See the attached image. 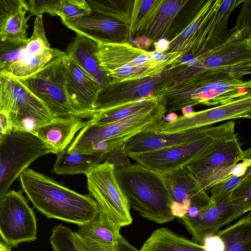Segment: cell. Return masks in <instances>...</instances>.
<instances>
[{"mask_svg": "<svg viewBox=\"0 0 251 251\" xmlns=\"http://www.w3.org/2000/svg\"><path fill=\"white\" fill-rule=\"evenodd\" d=\"M157 95L165 98L167 112L199 104L218 106L251 96V80L218 69L189 67Z\"/></svg>", "mask_w": 251, "mask_h": 251, "instance_id": "cell-1", "label": "cell"}, {"mask_svg": "<svg viewBox=\"0 0 251 251\" xmlns=\"http://www.w3.org/2000/svg\"><path fill=\"white\" fill-rule=\"evenodd\" d=\"M24 192L34 207L47 218L78 226L98 216L100 208L91 196L79 194L31 169L19 176Z\"/></svg>", "mask_w": 251, "mask_h": 251, "instance_id": "cell-2", "label": "cell"}, {"mask_svg": "<svg viewBox=\"0 0 251 251\" xmlns=\"http://www.w3.org/2000/svg\"><path fill=\"white\" fill-rule=\"evenodd\" d=\"M243 0L198 1L192 20L168 42L163 52H178L196 58L219 47L229 38L228 21Z\"/></svg>", "mask_w": 251, "mask_h": 251, "instance_id": "cell-3", "label": "cell"}, {"mask_svg": "<svg viewBox=\"0 0 251 251\" xmlns=\"http://www.w3.org/2000/svg\"><path fill=\"white\" fill-rule=\"evenodd\" d=\"M97 43L100 67L114 82L159 75L184 56L178 52L148 51L129 42Z\"/></svg>", "mask_w": 251, "mask_h": 251, "instance_id": "cell-4", "label": "cell"}, {"mask_svg": "<svg viewBox=\"0 0 251 251\" xmlns=\"http://www.w3.org/2000/svg\"><path fill=\"white\" fill-rule=\"evenodd\" d=\"M115 175L130 207L141 216L160 224L174 220L162 174L137 163L115 170Z\"/></svg>", "mask_w": 251, "mask_h": 251, "instance_id": "cell-5", "label": "cell"}, {"mask_svg": "<svg viewBox=\"0 0 251 251\" xmlns=\"http://www.w3.org/2000/svg\"><path fill=\"white\" fill-rule=\"evenodd\" d=\"M159 95L154 102L116 122L100 125L88 120L67 150L88 153L95 144L105 141L111 151L141 132L156 129L167 113L165 99Z\"/></svg>", "mask_w": 251, "mask_h": 251, "instance_id": "cell-6", "label": "cell"}, {"mask_svg": "<svg viewBox=\"0 0 251 251\" xmlns=\"http://www.w3.org/2000/svg\"><path fill=\"white\" fill-rule=\"evenodd\" d=\"M62 54L33 75L20 79L46 106L54 118L91 119L95 115L79 107L69 95L66 86Z\"/></svg>", "mask_w": 251, "mask_h": 251, "instance_id": "cell-7", "label": "cell"}, {"mask_svg": "<svg viewBox=\"0 0 251 251\" xmlns=\"http://www.w3.org/2000/svg\"><path fill=\"white\" fill-rule=\"evenodd\" d=\"M0 111L9 117L12 130L35 135L41 126L55 119L19 79L2 73H0Z\"/></svg>", "mask_w": 251, "mask_h": 251, "instance_id": "cell-8", "label": "cell"}, {"mask_svg": "<svg viewBox=\"0 0 251 251\" xmlns=\"http://www.w3.org/2000/svg\"><path fill=\"white\" fill-rule=\"evenodd\" d=\"M55 151L37 136L12 130L0 135V199L35 160Z\"/></svg>", "mask_w": 251, "mask_h": 251, "instance_id": "cell-9", "label": "cell"}, {"mask_svg": "<svg viewBox=\"0 0 251 251\" xmlns=\"http://www.w3.org/2000/svg\"><path fill=\"white\" fill-rule=\"evenodd\" d=\"M245 156L234 132L215 141L185 166L206 191L229 176Z\"/></svg>", "mask_w": 251, "mask_h": 251, "instance_id": "cell-10", "label": "cell"}, {"mask_svg": "<svg viewBox=\"0 0 251 251\" xmlns=\"http://www.w3.org/2000/svg\"><path fill=\"white\" fill-rule=\"evenodd\" d=\"M190 65V60L182 61L181 59L156 76L119 82L110 81L101 87L95 105L96 112L156 95Z\"/></svg>", "mask_w": 251, "mask_h": 251, "instance_id": "cell-11", "label": "cell"}, {"mask_svg": "<svg viewBox=\"0 0 251 251\" xmlns=\"http://www.w3.org/2000/svg\"><path fill=\"white\" fill-rule=\"evenodd\" d=\"M85 175L90 195L107 218L120 227L131 224L130 207L119 184L113 166L103 162Z\"/></svg>", "mask_w": 251, "mask_h": 251, "instance_id": "cell-12", "label": "cell"}, {"mask_svg": "<svg viewBox=\"0 0 251 251\" xmlns=\"http://www.w3.org/2000/svg\"><path fill=\"white\" fill-rule=\"evenodd\" d=\"M235 126L234 121H228L213 133L194 142L128 155L137 163L164 174L184 166L215 141L234 133Z\"/></svg>", "mask_w": 251, "mask_h": 251, "instance_id": "cell-13", "label": "cell"}, {"mask_svg": "<svg viewBox=\"0 0 251 251\" xmlns=\"http://www.w3.org/2000/svg\"><path fill=\"white\" fill-rule=\"evenodd\" d=\"M37 219L22 192L11 190L0 199V235L8 246L37 239Z\"/></svg>", "mask_w": 251, "mask_h": 251, "instance_id": "cell-14", "label": "cell"}, {"mask_svg": "<svg viewBox=\"0 0 251 251\" xmlns=\"http://www.w3.org/2000/svg\"><path fill=\"white\" fill-rule=\"evenodd\" d=\"M240 118L251 119V96L200 111H191L178 116L173 122H166L164 119L156 130L162 133H175Z\"/></svg>", "mask_w": 251, "mask_h": 251, "instance_id": "cell-15", "label": "cell"}, {"mask_svg": "<svg viewBox=\"0 0 251 251\" xmlns=\"http://www.w3.org/2000/svg\"><path fill=\"white\" fill-rule=\"evenodd\" d=\"M63 53L64 51L50 47L46 35L43 16L36 17L32 34L22 51L19 60L2 74L23 79L35 73Z\"/></svg>", "mask_w": 251, "mask_h": 251, "instance_id": "cell-16", "label": "cell"}, {"mask_svg": "<svg viewBox=\"0 0 251 251\" xmlns=\"http://www.w3.org/2000/svg\"><path fill=\"white\" fill-rule=\"evenodd\" d=\"M244 213L229 199L209 203L199 210L195 218L186 216L179 219L192 237V241L203 245L204 238L216 233L222 226L239 218Z\"/></svg>", "mask_w": 251, "mask_h": 251, "instance_id": "cell-17", "label": "cell"}, {"mask_svg": "<svg viewBox=\"0 0 251 251\" xmlns=\"http://www.w3.org/2000/svg\"><path fill=\"white\" fill-rule=\"evenodd\" d=\"M217 126H207L181 132L165 133L155 129L141 132L129 139L125 145L128 155L187 144L217 130Z\"/></svg>", "mask_w": 251, "mask_h": 251, "instance_id": "cell-18", "label": "cell"}, {"mask_svg": "<svg viewBox=\"0 0 251 251\" xmlns=\"http://www.w3.org/2000/svg\"><path fill=\"white\" fill-rule=\"evenodd\" d=\"M61 21L76 34L96 43L129 42L130 37L129 25L92 12L83 17Z\"/></svg>", "mask_w": 251, "mask_h": 251, "instance_id": "cell-19", "label": "cell"}, {"mask_svg": "<svg viewBox=\"0 0 251 251\" xmlns=\"http://www.w3.org/2000/svg\"><path fill=\"white\" fill-rule=\"evenodd\" d=\"M228 39L219 47L194 58L192 70L217 69L251 61V40L229 33Z\"/></svg>", "mask_w": 251, "mask_h": 251, "instance_id": "cell-20", "label": "cell"}, {"mask_svg": "<svg viewBox=\"0 0 251 251\" xmlns=\"http://www.w3.org/2000/svg\"><path fill=\"white\" fill-rule=\"evenodd\" d=\"M66 86L72 100L82 109L95 115L101 86L66 53L63 56Z\"/></svg>", "mask_w": 251, "mask_h": 251, "instance_id": "cell-21", "label": "cell"}, {"mask_svg": "<svg viewBox=\"0 0 251 251\" xmlns=\"http://www.w3.org/2000/svg\"><path fill=\"white\" fill-rule=\"evenodd\" d=\"M162 175L173 201L182 203L188 210L192 206L201 209L209 203L210 197L185 165Z\"/></svg>", "mask_w": 251, "mask_h": 251, "instance_id": "cell-22", "label": "cell"}, {"mask_svg": "<svg viewBox=\"0 0 251 251\" xmlns=\"http://www.w3.org/2000/svg\"><path fill=\"white\" fill-rule=\"evenodd\" d=\"M120 228L100 209L96 219L78 226L75 233L86 251H117Z\"/></svg>", "mask_w": 251, "mask_h": 251, "instance_id": "cell-23", "label": "cell"}, {"mask_svg": "<svg viewBox=\"0 0 251 251\" xmlns=\"http://www.w3.org/2000/svg\"><path fill=\"white\" fill-rule=\"evenodd\" d=\"M27 0H0V42H27Z\"/></svg>", "mask_w": 251, "mask_h": 251, "instance_id": "cell-24", "label": "cell"}, {"mask_svg": "<svg viewBox=\"0 0 251 251\" xmlns=\"http://www.w3.org/2000/svg\"><path fill=\"white\" fill-rule=\"evenodd\" d=\"M65 52L92 77L101 87L111 81L100 67L98 45L94 40L81 34H76L68 45Z\"/></svg>", "mask_w": 251, "mask_h": 251, "instance_id": "cell-25", "label": "cell"}, {"mask_svg": "<svg viewBox=\"0 0 251 251\" xmlns=\"http://www.w3.org/2000/svg\"><path fill=\"white\" fill-rule=\"evenodd\" d=\"M88 123L77 117L56 118L41 126L36 136L51 147L56 154L65 150L75 134Z\"/></svg>", "mask_w": 251, "mask_h": 251, "instance_id": "cell-26", "label": "cell"}, {"mask_svg": "<svg viewBox=\"0 0 251 251\" xmlns=\"http://www.w3.org/2000/svg\"><path fill=\"white\" fill-rule=\"evenodd\" d=\"M188 1L164 0L151 22L140 34L151 44L166 37L175 18Z\"/></svg>", "mask_w": 251, "mask_h": 251, "instance_id": "cell-27", "label": "cell"}, {"mask_svg": "<svg viewBox=\"0 0 251 251\" xmlns=\"http://www.w3.org/2000/svg\"><path fill=\"white\" fill-rule=\"evenodd\" d=\"M104 157L99 153L71 152L65 150L58 154L52 172L61 175H86L103 163Z\"/></svg>", "mask_w": 251, "mask_h": 251, "instance_id": "cell-28", "label": "cell"}, {"mask_svg": "<svg viewBox=\"0 0 251 251\" xmlns=\"http://www.w3.org/2000/svg\"><path fill=\"white\" fill-rule=\"evenodd\" d=\"M142 251H205L204 247L179 236L166 227L153 231L144 243Z\"/></svg>", "mask_w": 251, "mask_h": 251, "instance_id": "cell-29", "label": "cell"}, {"mask_svg": "<svg viewBox=\"0 0 251 251\" xmlns=\"http://www.w3.org/2000/svg\"><path fill=\"white\" fill-rule=\"evenodd\" d=\"M216 234L225 244L224 251H251V213Z\"/></svg>", "mask_w": 251, "mask_h": 251, "instance_id": "cell-30", "label": "cell"}, {"mask_svg": "<svg viewBox=\"0 0 251 251\" xmlns=\"http://www.w3.org/2000/svg\"><path fill=\"white\" fill-rule=\"evenodd\" d=\"M159 96V95H153L99 111L89 121L100 125L116 122L154 102Z\"/></svg>", "mask_w": 251, "mask_h": 251, "instance_id": "cell-31", "label": "cell"}, {"mask_svg": "<svg viewBox=\"0 0 251 251\" xmlns=\"http://www.w3.org/2000/svg\"><path fill=\"white\" fill-rule=\"evenodd\" d=\"M85 0L92 13L115 19L129 25L134 0Z\"/></svg>", "mask_w": 251, "mask_h": 251, "instance_id": "cell-32", "label": "cell"}, {"mask_svg": "<svg viewBox=\"0 0 251 251\" xmlns=\"http://www.w3.org/2000/svg\"><path fill=\"white\" fill-rule=\"evenodd\" d=\"M164 0H134L129 24L130 35L140 34L151 22Z\"/></svg>", "mask_w": 251, "mask_h": 251, "instance_id": "cell-33", "label": "cell"}, {"mask_svg": "<svg viewBox=\"0 0 251 251\" xmlns=\"http://www.w3.org/2000/svg\"><path fill=\"white\" fill-rule=\"evenodd\" d=\"M49 240L53 251H86L75 232L62 224L54 226Z\"/></svg>", "mask_w": 251, "mask_h": 251, "instance_id": "cell-34", "label": "cell"}, {"mask_svg": "<svg viewBox=\"0 0 251 251\" xmlns=\"http://www.w3.org/2000/svg\"><path fill=\"white\" fill-rule=\"evenodd\" d=\"M246 177L235 187L230 200L245 214L251 211V166Z\"/></svg>", "mask_w": 251, "mask_h": 251, "instance_id": "cell-35", "label": "cell"}, {"mask_svg": "<svg viewBox=\"0 0 251 251\" xmlns=\"http://www.w3.org/2000/svg\"><path fill=\"white\" fill-rule=\"evenodd\" d=\"M248 172L249 168L242 176L230 175L214 185L210 189V200L219 202L229 199L235 187L246 177Z\"/></svg>", "mask_w": 251, "mask_h": 251, "instance_id": "cell-36", "label": "cell"}, {"mask_svg": "<svg viewBox=\"0 0 251 251\" xmlns=\"http://www.w3.org/2000/svg\"><path fill=\"white\" fill-rule=\"evenodd\" d=\"M27 42L0 43V73H4L13 64L19 60L22 51L26 46Z\"/></svg>", "mask_w": 251, "mask_h": 251, "instance_id": "cell-37", "label": "cell"}, {"mask_svg": "<svg viewBox=\"0 0 251 251\" xmlns=\"http://www.w3.org/2000/svg\"><path fill=\"white\" fill-rule=\"evenodd\" d=\"M91 13L85 0H61L57 15L61 20H69L83 17Z\"/></svg>", "mask_w": 251, "mask_h": 251, "instance_id": "cell-38", "label": "cell"}, {"mask_svg": "<svg viewBox=\"0 0 251 251\" xmlns=\"http://www.w3.org/2000/svg\"><path fill=\"white\" fill-rule=\"evenodd\" d=\"M229 33L251 40V0H244L241 3L235 26L229 30Z\"/></svg>", "mask_w": 251, "mask_h": 251, "instance_id": "cell-39", "label": "cell"}, {"mask_svg": "<svg viewBox=\"0 0 251 251\" xmlns=\"http://www.w3.org/2000/svg\"><path fill=\"white\" fill-rule=\"evenodd\" d=\"M61 0H29L27 7L31 16L38 17L43 13L54 16L57 15L60 7Z\"/></svg>", "mask_w": 251, "mask_h": 251, "instance_id": "cell-40", "label": "cell"}, {"mask_svg": "<svg viewBox=\"0 0 251 251\" xmlns=\"http://www.w3.org/2000/svg\"><path fill=\"white\" fill-rule=\"evenodd\" d=\"M125 145L126 143L119 145L104 155V162L113 165L115 170L125 168L132 164L126 152Z\"/></svg>", "mask_w": 251, "mask_h": 251, "instance_id": "cell-41", "label": "cell"}, {"mask_svg": "<svg viewBox=\"0 0 251 251\" xmlns=\"http://www.w3.org/2000/svg\"><path fill=\"white\" fill-rule=\"evenodd\" d=\"M203 246L205 251H224L225 244L216 233L206 236Z\"/></svg>", "mask_w": 251, "mask_h": 251, "instance_id": "cell-42", "label": "cell"}, {"mask_svg": "<svg viewBox=\"0 0 251 251\" xmlns=\"http://www.w3.org/2000/svg\"><path fill=\"white\" fill-rule=\"evenodd\" d=\"M171 211L173 216L181 219L188 212V209L181 203L173 201L171 205Z\"/></svg>", "mask_w": 251, "mask_h": 251, "instance_id": "cell-43", "label": "cell"}, {"mask_svg": "<svg viewBox=\"0 0 251 251\" xmlns=\"http://www.w3.org/2000/svg\"><path fill=\"white\" fill-rule=\"evenodd\" d=\"M0 135L6 134L12 130L11 122L8 115L0 111Z\"/></svg>", "mask_w": 251, "mask_h": 251, "instance_id": "cell-44", "label": "cell"}, {"mask_svg": "<svg viewBox=\"0 0 251 251\" xmlns=\"http://www.w3.org/2000/svg\"><path fill=\"white\" fill-rule=\"evenodd\" d=\"M249 160L247 158H245L240 163L236 164L231 170L230 175L237 176H241L244 175L249 166Z\"/></svg>", "mask_w": 251, "mask_h": 251, "instance_id": "cell-45", "label": "cell"}, {"mask_svg": "<svg viewBox=\"0 0 251 251\" xmlns=\"http://www.w3.org/2000/svg\"><path fill=\"white\" fill-rule=\"evenodd\" d=\"M117 251H142L130 244L122 235L120 237L117 247Z\"/></svg>", "mask_w": 251, "mask_h": 251, "instance_id": "cell-46", "label": "cell"}, {"mask_svg": "<svg viewBox=\"0 0 251 251\" xmlns=\"http://www.w3.org/2000/svg\"><path fill=\"white\" fill-rule=\"evenodd\" d=\"M12 247L7 245L1 240L0 241V251H12Z\"/></svg>", "mask_w": 251, "mask_h": 251, "instance_id": "cell-47", "label": "cell"}, {"mask_svg": "<svg viewBox=\"0 0 251 251\" xmlns=\"http://www.w3.org/2000/svg\"><path fill=\"white\" fill-rule=\"evenodd\" d=\"M178 116L174 113H170L165 118V121L166 122H173L176 120Z\"/></svg>", "mask_w": 251, "mask_h": 251, "instance_id": "cell-48", "label": "cell"}]
</instances>
